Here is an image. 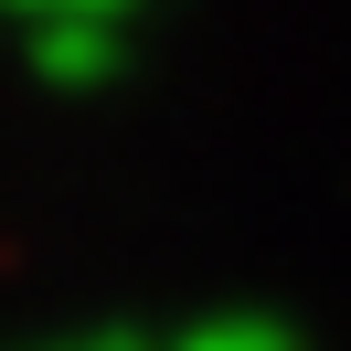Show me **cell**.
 I'll list each match as a JSON object with an SVG mask.
<instances>
[{
  "instance_id": "1",
  "label": "cell",
  "mask_w": 351,
  "mask_h": 351,
  "mask_svg": "<svg viewBox=\"0 0 351 351\" xmlns=\"http://www.w3.org/2000/svg\"><path fill=\"white\" fill-rule=\"evenodd\" d=\"M0 11L22 32V64L43 75L53 96H86V86H117L149 0H0Z\"/></svg>"
},
{
  "instance_id": "2",
  "label": "cell",
  "mask_w": 351,
  "mask_h": 351,
  "mask_svg": "<svg viewBox=\"0 0 351 351\" xmlns=\"http://www.w3.org/2000/svg\"><path fill=\"white\" fill-rule=\"evenodd\" d=\"M32 351H308L287 308H181V319H86Z\"/></svg>"
}]
</instances>
